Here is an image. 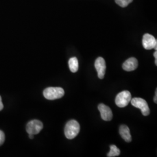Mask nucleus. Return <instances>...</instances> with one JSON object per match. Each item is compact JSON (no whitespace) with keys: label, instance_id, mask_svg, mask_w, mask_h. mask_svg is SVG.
<instances>
[{"label":"nucleus","instance_id":"9","mask_svg":"<svg viewBox=\"0 0 157 157\" xmlns=\"http://www.w3.org/2000/svg\"><path fill=\"white\" fill-rule=\"evenodd\" d=\"M138 67V61L136 58L131 57L124 62L122 67L124 71L130 72L136 70Z\"/></svg>","mask_w":157,"mask_h":157},{"label":"nucleus","instance_id":"8","mask_svg":"<svg viewBox=\"0 0 157 157\" xmlns=\"http://www.w3.org/2000/svg\"><path fill=\"white\" fill-rule=\"evenodd\" d=\"M98 109L101 113V118L105 121H110L113 117L112 111L109 107L104 104H100L98 106Z\"/></svg>","mask_w":157,"mask_h":157},{"label":"nucleus","instance_id":"16","mask_svg":"<svg viewBox=\"0 0 157 157\" xmlns=\"http://www.w3.org/2000/svg\"><path fill=\"white\" fill-rule=\"evenodd\" d=\"M154 101L155 103L157 102V90H155V97L154 98Z\"/></svg>","mask_w":157,"mask_h":157},{"label":"nucleus","instance_id":"7","mask_svg":"<svg viewBox=\"0 0 157 157\" xmlns=\"http://www.w3.org/2000/svg\"><path fill=\"white\" fill-rule=\"evenodd\" d=\"M94 65L98 73V78L100 79L104 78L106 70V64L104 59L102 57L97 58L95 60Z\"/></svg>","mask_w":157,"mask_h":157},{"label":"nucleus","instance_id":"12","mask_svg":"<svg viewBox=\"0 0 157 157\" xmlns=\"http://www.w3.org/2000/svg\"><path fill=\"white\" fill-rule=\"evenodd\" d=\"M120 150L118 147L115 145L110 146V151L107 154V157H117L120 155Z\"/></svg>","mask_w":157,"mask_h":157},{"label":"nucleus","instance_id":"4","mask_svg":"<svg viewBox=\"0 0 157 157\" xmlns=\"http://www.w3.org/2000/svg\"><path fill=\"white\" fill-rule=\"evenodd\" d=\"M130 102L133 106L140 109L144 116H148L150 114V108L145 100L141 98H134L131 100Z\"/></svg>","mask_w":157,"mask_h":157},{"label":"nucleus","instance_id":"3","mask_svg":"<svg viewBox=\"0 0 157 157\" xmlns=\"http://www.w3.org/2000/svg\"><path fill=\"white\" fill-rule=\"evenodd\" d=\"M132 100L131 93L129 91L124 90L117 95L115 98V103L119 108L126 107Z\"/></svg>","mask_w":157,"mask_h":157},{"label":"nucleus","instance_id":"15","mask_svg":"<svg viewBox=\"0 0 157 157\" xmlns=\"http://www.w3.org/2000/svg\"><path fill=\"white\" fill-rule=\"evenodd\" d=\"M4 108V105L2 104V99H1V97L0 96V111L1 110H2V109Z\"/></svg>","mask_w":157,"mask_h":157},{"label":"nucleus","instance_id":"10","mask_svg":"<svg viewBox=\"0 0 157 157\" xmlns=\"http://www.w3.org/2000/svg\"><path fill=\"white\" fill-rule=\"evenodd\" d=\"M119 133L122 138L124 139L126 142L129 143L130 142L132 139V136L130 135V129L126 125H121L119 128Z\"/></svg>","mask_w":157,"mask_h":157},{"label":"nucleus","instance_id":"6","mask_svg":"<svg viewBox=\"0 0 157 157\" xmlns=\"http://www.w3.org/2000/svg\"><path fill=\"white\" fill-rule=\"evenodd\" d=\"M142 44L146 50H151L154 48L155 51H157V40L150 34L146 33L143 36Z\"/></svg>","mask_w":157,"mask_h":157},{"label":"nucleus","instance_id":"13","mask_svg":"<svg viewBox=\"0 0 157 157\" xmlns=\"http://www.w3.org/2000/svg\"><path fill=\"white\" fill-rule=\"evenodd\" d=\"M115 1L118 6L122 8L128 6L129 4H130L133 1V0H115Z\"/></svg>","mask_w":157,"mask_h":157},{"label":"nucleus","instance_id":"14","mask_svg":"<svg viewBox=\"0 0 157 157\" xmlns=\"http://www.w3.org/2000/svg\"><path fill=\"white\" fill-rule=\"evenodd\" d=\"M5 134L4 133V132L1 130H0V146L3 144V143L5 141Z\"/></svg>","mask_w":157,"mask_h":157},{"label":"nucleus","instance_id":"11","mask_svg":"<svg viewBox=\"0 0 157 157\" xmlns=\"http://www.w3.org/2000/svg\"><path fill=\"white\" fill-rule=\"evenodd\" d=\"M69 67L71 71L73 73H75L78 71V60L76 57H72L70 58L69 60Z\"/></svg>","mask_w":157,"mask_h":157},{"label":"nucleus","instance_id":"17","mask_svg":"<svg viewBox=\"0 0 157 157\" xmlns=\"http://www.w3.org/2000/svg\"><path fill=\"white\" fill-rule=\"evenodd\" d=\"M29 137L30 139H34V135H31V134H29Z\"/></svg>","mask_w":157,"mask_h":157},{"label":"nucleus","instance_id":"5","mask_svg":"<svg viewBox=\"0 0 157 157\" xmlns=\"http://www.w3.org/2000/svg\"><path fill=\"white\" fill-rule=\"evenodd\" d=\"M43 128V124L39 120H32L26 125V132L28 134L37 135Z\"/></svg>","mask_w":157,"mask_h":157},{"label":"nucleus","instance_id":"2","mask_svg":"<svg viewBox=\"0 0 157 157\" xmlns=\"http://www.w3.org/2000/svg\"><path fill=\"white\" fill-rule=\"evenodd\" d=\"M65 91L61 87H48L43 91V95L46 99L54 100L62 98Z\"/></svg>","mask_w":157,"mask_h":157},{"label":"nucleus","instance_id":"18","mask_svg":"<svg viewBox=\"0 0 157 157\" xmlns=\"http://www.w3.org/2000/svg\"><path fill=\"white\" fill-rule=\"evenodd\" d=\"M154 56L155 57V59H157V51L154 53Z\"/></svg>","mask_w":157,"mask_h":157},{"label":"nucleus","instance_id":"1","mask_svg":"<svg viewBox=\"0 0 157 157\" xmlns=\"http://www.w3.org/2000/svg\"><path fill=\"white\" fill-rule=\"evenodd\" d=\"M80 124L75 120H71L66 124L65 128V135L67 139H73L80 132Z\"/></svg>","mask_w":157,"mask_h":157}]
</instances>
